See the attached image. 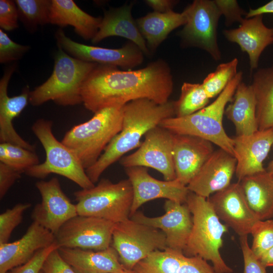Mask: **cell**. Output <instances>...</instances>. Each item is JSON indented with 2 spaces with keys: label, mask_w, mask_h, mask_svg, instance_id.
<instances>
[{
  "label": "cell",
  "mask_w": 273,
  "mask_h": 273,
  "mask_svg": "<svg viewBox=\"0 0 273 273\" xmlns=\"http://www.w3.org/2000/svg\"><path fill=\"white\" fill-rule=\"evenodd\" d=\"M43 273H77L61 256L58 249L52 251L42 266Z\"/></svg>",
  "instance_id": "43"
},
{
  "label": "cell",
  "mask_w": 273,
  "mask_h": 273,
  "mask_svg": "<svg viewBox=\"0 0 273 273\" xmlns=\"http://www.w3.org/2000/svg\"><path fill=\"white\" fill-rule=\"evenodd\" d=\"M121 273H134V272L131 270H128L126 269L125 270H124L123 272Z\"/></svg>",
  "instance_id": "50"
},
{
  "label": "cell",
  "mask_w": 273,
  "mask_h": 273,
  "mask_svg": "<svg viewBox=\"0 0 273 273\" xmlns=\"http://www.w3.org/2000/svg\"><path fill=\"white\" fill-rule=\"evenodd\" d=\"M52 125V121L44 119L37 120L32 125V130L45 151L46 160L27 169L24 173L40 179L52 173L57 174L72 180L82 189L94 187L95 185L87 176L75 153L54 136Z\"/></svg>",
  "instance_id": "7"
},
{
  "label": "cell",
  "mask_w": 273,
  "mask_h": 273,
  "mask_svg": "<svg viewBox=\"0 0 273 273\" xmlns=\"http://www.w3.org/2000/svg\"><path fill=\"white\" fill-rule=\"evenodd\" d=\"M112 243L121 263L128 270L152 252L167 248L163 232L130 217L115 223Z\"/></svg>",
  "instance_id": "9"
},
{
  "label": "cell",
  "mask_w": 273,
  "mask_h": 273,
  "mask_svg": "<svg viewBox=\"0 0 273 273\" xmlns=\"http://www.w3.org/2000/svg\"><path fill=\"white\" fill-rule=\"evenodd\" d=\"M236 165L233 155L219 148L214 151L187 187L190 192L207 199L231 184Z\"/></svg>",
  "instance_id": "18"
},
{
  "label": "cell",
  "mask_w": 273,
  "mask_h": 273,
  "mask_svg": "<svg viewBox=\"0 0 273 273\" xmlns=\"http://www.w3.org/2000/svg\"><path fill=\"white\" fill-rule=\"evenodd\" d=\"M240 183L250 208L260 220L273 217V175L266 170L243 178Z\"/></svg>",
  "instance_id": "28"
},
{
  "label": "cell",
  "mask_w": 273,
  "mask_h": 273,
  "mask_svg": "<svg viewBox=\"0 0 273 273\" xmlns=\"http://www.w3.org/2000/svg\"><path fill=\"white\" fill-rule=\"evenodd\" d=\"M273 14V0L256 9H250L246 15L245 18H249L255 16Z\"/></svg>",
  "instance_id": "47"
},
{
  "label": "cell",
  "mask_w": 273,
  "mask_h": 273,
  "mask_svg": "<svg viewBox=\"0 0 273 273\" xmlns=\"http://www.w3.org/2000/svg\"><path fill=\"white\" fill-rule=\"evenodd\" d=\"M185 203L192 215L193 226L185 255L199 256L210 261L215 273H232L219 252L228 226L221 222L207 199L190 192Z\"/></svg>",
  "instance_id": "3"
},
{
  "label": "cell",
  "mask_w": 273,
  "mask_h": 273,
  "mask_svg": "<svg viewBox=\"0 0 273 273\" xmlns=\"http://www.w3.org/2000/svg\"><path fill=\"white\" fill-rule=\"evenodd\" d=\"M173 89L170 68L163 59L135 70L98 64L83 82L81 97L85 108L95 113L140 99L164 104L169 101Z\"/></svg>",
  "instance_id": "1"
},
{
  "label": "cell",
  "mask_w": 273,
  "mask_h": 273,
  "mask_svg": "<svg viewBox=\"0 0 273 273\" xmlns=\"http://www.w3.org/2000/svg\"><path fill=\"white\" fill-rule=\"evenodd\" d=\"M123 106L103 108L88 121L73 126L64 136L62 143L75 153L85 169L97 162L121 131Z\"/></svg>",
  "instance_id": "5"
},
{
  "label": "cell",
  "mask_w": 273,
  "mask_h": 273,
  "mask_svg": "<svg viewBox=\"0 0 273 273\" xmlns=\"http://www.w3.org/2000/svg\"><path fill=\"white\" fill-rule=\"evenodd\" d=\"M238 60L219 64L215 71L209 74L202 83L203 88L210 99L218 96L238 73Z\"/></svg>",
  "instance_id": "35"
},
{
  "label": "cell",
  "mask_w": 273,
  "mask_h": 273,
  "mask_svg": "<svg viewBox=\"0 0 273 273\" xmlns=\"http://www.w3.org/2000/svg\"><path fill=\"white\" fill-rule=\"evenodd\" d=\"M214 1L221 15L225 17V24L227 25L236 22H239L240 24L244 20L242 16H246L247 13L240 7L237 1L214 0Z\"/></svg>",
  "instance_id": "42"
},
{
  "label": "cell",
  "mask_w": 273,
  "mask_h": 273,
  "mask_svg": "<svg viewBox=\"0 0 273 273\" xmlns=\"http://www.w3.org/2000/svg\"><path fill=\"white\" fill-rule=\"evenodd\" d=\"M15 69L14 64L9 66L0 80V142L12 143L35 151L34 146L25 141L13 125V119L18 116L27 106L30 93L27 87L19 95L8 96V85Z\"/></svg>",
  "instance_id": "23"
},
{
  "label": "cell",
  "mask_w": 273,
  "mask_h": 273,
  "mask_svg": "<svg viewBox=\"0 0 273 273\" xmlns=\"http://www.w3.org/2000/svg\"><path fill=\"white\" fill-rule=\"evenodd\" d=\"M114 225L102 218L77 215L61 227L56 241L59 248L104 250L111 246Z\"/></svg>",
  "instance_id": "12"
},
{
  "label": "cell",
  "mask_w": 273,
  "mask_h": 273,
  "mask_svg": "<svg viewBox=\"0 0 273 273\" xmlns=\"http://www.w3.org/2000/svg\"><path fill=\"white\" fill-rule=\"evenodd\" d=\"M185 254L167 248L156 250L141 260L131 270L134 273H178Z\"/></svg>",
  "instance_id": "31"
},
{
  "label": "cell",
  "mask_w": 273,
  "mask_h": 273,
  "mask_svg": "<svg viewBox=\"0 0 273 273\" xmlns=\"http://www.w3.org/2000/svg\"><path fill=\"white\" fill-rule=\"evenodd\" d=\"M259 260L265 266H273V247L265 253Z\"/></svg>",
  "instance_id": "48"
},
{
  "label": "cell",
  "mask_w": 273,
  "mask_h": 273,
  "mask_svg": "<svg viewBox=\"0 0 273 273\" xmlns=\"http://www.w3.org/2000/svg\"><path fill=\"white\" fill-rule=\"evenodd\" d=\"M56 242L55 235L36 222L17 241L0 244V273H8L29 260L38 251Z\"/></svg>",
  "instance_id": "20"
},
{
  "label": "cell",
  "mask_w": 273,
  "mask_h": 273,
  "mask_svg": "<svg viewBox=\"0 0 273 273\" xmlns=\"http://www.w3.org/2000/svg\"><path fill=\"white\" fill-rule=\"evenodd\" d=\"M247 236L240 237L244 260V273H267L266 267L252 252L248 244Z\"/></svg>",
  "instance_id": "41"
},
{
  "label": "cell",
  "mask_w": 273,
  "mask_h": 273,
  "mask_svg": "<svg viewBox=\"0 0 273 273\" xmlns=\"http://www.w3.org/2000/svg\"><path fill=\"white\" fill-rule=\"evenodd\" d=\"M212 144L198 136L173 133V157L176 178L187 186L214 152Z\"/></svg>",
  "instance_id": "21"
},
{
  "label": "cell",
  "mask_w": 273,
  "mask_h": 273,
  "mask_svg": "<svg viewBox=\"0 0 273 273\" xmlns=\"http://www.w3.org/2000/svg\"><path fill=\"white\" fill-rule=\"evenodd\" d=\"M30 203H18L0 215V244L6 243L12 232L22 221L23 214Z\"/></svg>",
  "instance_id": "37"
},
{
  "label": "cell",
  "mask_w": 273,
  "mask_h": 273,
  "mask_svg": "<svg viewBox=\"0 0 273 273\" xmlns=\"http://www.w3.org/2000/svg\"><path fill=\"white\" fill-rule=\"evenodd\" d=\"M54 60L52 74L44 83L30 91L29 102L35 106L51 100L63 106L82 103L81 86L98 64L75 58L60 48Z\"/></svg>",
  "instance_id": "6"
},
{
  "label": "cell",
  "mask_w": 273,
  "mask_h": 273,
  "mask_svg": "<svg viewBox=\"0 0 273 273\" xmlns=\"http://www.w3.org/2000/svg\"><path fill=\"white\" fill-rule=\"evenodd\" d=\"M176 1L172 0H146L145 3L151 7L154 12L166 13L172 10L177 3Z\"/></svg>",
  "instance_id": "46"
},
{
  "label": "cell",
  "mask_w": 273,
  "mask_h": 273,
  "mask_svg": "<svg viewBox=\"0 0 273 273\" xmlns=\"http://www.w3.org/2000/svg\"><path fill=\"white\" fill-rule=\"evenodd\" d=\"M207 261L199 256L185 255L178 273H215Z\"/></svg>",
  "instance_id": "44"
},
{
  "label": "cell",
  "mask_w": 273,
  "mask_h": 273,
  "mask_svg": "<svg viewBox=\"0 0 273 273\" xmlns=\"http://www.w3.org/2000/svg\"><path fill=\"white\" fill-rule=\"evenodd\" d=\"M22 171L0 162V199H3L10 188L21 176Z\"/></svg>",
  "instance_id": "45"
},
{
  "label": "cell",
  "mask_w": 273,
  "mask_h": 273,
  "mask_svg": "<svg viewBox=\"0 0 273 273\" xmlns=\"http://www.w3.org/2000/svg\"><path fill=\"white\" fill-rule=\"evenodd\" d=\"M78 215L102 218L115 223L130 217L133 190L128 179L113 183L103 178L97 185L74 193Z\"/></svg>",
  "instance_id": "8"
},
{
  "label": "cell",
  "mask_w": 273,
  "mask_h": 273,
  "mask_svg": "<svg viewBox=\"0 0 273 273\" xmlns=\"http://www.w3.org/2000/svg\"><path fill=\"white\" fill-rule=\"evenodd\" d=\"M59 248L56 241L50 247L36 252L27 262L12 269L10 273H39L49 254L54 250Z\"/></svg>",
  "instance_id": "39"
},
{
  "label": "cell",
  "mask_w": 273,
  "mask_h": 273,
  "mask_svg": "<svg viewBox=\"0 0 273 273\" xmlns=\"http://www.w3.org/2000/svg\"><path fill=\"white\" fill-rule=\"evenodd\" d=\"M266 170L272 175H273V159L269 163Z\"/></svg>",
  "instance_id": "49"
},
{
  "label": "cell",
  "mask_w": 273,
  "mask_h": 273,
  "mask_svg": "<svg viewBox=\"0 0 273 273\" xmlns=\"http://www.w3.org/2000/svg\"><path fill=\"white\" fill-rule=\"evenodd\" d=\"M35 186L41 200L34 207L32 219L56 235L65 222L78 215L76 204L63 192L56 177L38 181Z\"/></svg>",
  "instance_id": "14"
},
{
  "label": "cell",
  "mask_w": 273,
  "mask_h": 273,
  "mask_svg": "<svg viewBox=\"0 0 273 273\" xmlns=\"http://www.w3.org/2000/svg\"><path fill=\"white\" fill-rule=\"evenodd\" d=\"M132 7L131 3L105 11L98 31L92 42L97 43L110 36H120L129 40L136 44L144 55H149L150 52L146 40L132 17Z\"/></svg>",
  "instance_id": "24"
},
{
  "label": "cell",
  "mask_w": 273,
  "mask_h": 273,
  "mask_svg": "<svg viewBox=\"0 0 273 273\" xmlns=\"http://www.w3.org/2000/svg\"><path fill=\"white\" fill-rule=\"evenodd\" d=\"M125 172L133 190L130 216L143 204L154 199L165 198L182 204L186 202L190 191L187 186L177 179L158 180L149 173L146 167L142 166L125 168Z\"/></svg>",
  "instance_id": "15"
},
{
  "label": "cell",
  "mask_w": 273,
  "mask_h": 273,
  "mask_svg": "<svg viewBox=\"0 0 273 273\" xmlns=\"http://www.w3.org/2000/svg\"><path fill=\"white\" fill-rule=\"evenodd\" d=\"M225 114L234 124L237 135H248L258 130L256 118V101L251 85L241 81Z\"/></svg>",
  "instance_id": "27"
},
{
  "label": "cell",
  "mask_w": 273,
  "mask_h": 273,
  "mask_svg": "<svg viewBox=\"0 0 273 273\" xmlns=\"http://www.w3.org/2000/svg\"><path fill=\"white\" fill-rule=\"evenodd\" d=\"M139 30L146 40L150 52H153L167 38L169 33L187 22L185 12L173 10L166 13L153 11L135 19Z\"/></svg>",
  "instance_id": "29"
},
{
  "label": "cell",
  "mask_w": 273,
  "mask_h": 273,
  "mask_svg": "<svg viewBox=\"0 0 273 273\" xmlns=\"http://www.w3.org/2000/svg\"><path fill=\"white\" fill-rule=\"evenodd\" d=\"M55 37L58 48L82 61L118 66L128 70L141 65L144 61V53L130 41L119 49L88 46L73 41L61 29L56 31Z\"/></svg>",
  "instance_id": "13"
},
{
  "label": "cell",
  "mask_w": 273,
  "mask_h": 273,
  "mask_svg": "<svg viewBox=\"0 0 273 273\" xmlns=\"http://www.w3.org/2000/svg\"><path fill=\"white\" fill-rule=\"evenodd\" d=\"M259 130L273 129V65L260 68L253 76Z\"/></svg>",
  "instance_id": "30"
},
{
  "label": "cell",
  "mask_w": 273,
  "mask_h": 273,
  "mask_svg": "<svg viewBox=\"0 0 273 273\" xmlns=\"http://www.w3.org/2000/svg\"><path fill=\"white\" fill-rule=\"evenodd\" d=\"M81 9L72 0H52L50 23L61 27L70 25L85 40L95 37L102 22Z\"/></svg>",
  "instance_id": "26"
},
{
  "label": "cell",
  "mask_w": 273,
  "mask_h": 273,
  "mask_svg": "<svg viewBox=\"0 0 273 273\" xmlns=\"http://www.w3.org/2000/svg\"><path fill=\"white\" fill-rule=\"evenodd\" d=\"M209 98L202 83L184 82L178 100L174 101L175 117L191 115L207 106Z\"/></svg>",
  "instance_id": "32"
},
{
  "label": "cell",
  "mask_w": 273,
  "mask_h": 273,
  "mask_svg": "<svg viewBox=\"0 0 273 273\" xmlns=\"http://www.w3.org/2000/svg\"><path fill=\"white\" fill-rule=\"evenodd\" d=\"M207 200L220 220L240 237L250 234L259 220L248 204L240 183L231 184Z\"/></svg>",
  "instance_id": "17"
},
{
  "label": "cell",
  "mask_w": 273,
  "mask_h": 273,
  "mask_svg": "<svg viewBox=\"0 0 273 273\" xmlns=\"http://www.w3.org/2000/svg\"><path fill=\"white\" fill-rule=\"evenodd\" d=\"M223 33L229 41L237 43L242 51L247 53L251 72L258 68L264 49L273 43V28L265 26L263 15L245 18L238 28L224 30Z\"/></svg>",
  "instance_id": "22"
},
{
  "label": "cell",
  "mask_w": 273,
  "mask_h": 273,
  "mask_svg": "<svg viewBox=\"0 0 273 273\" xmlns=\"http://www.w3.org/2000/svg\"><path fill=\"white\" fill-rule=\"evenodd\" d=\"M19 15L15 1H0V27L3 30L12 31L18 27Z\"/></svg>",
  "instance_id": "40"
},
{
  "label": "cell",
  "mask_w": 273,
  "mask_h": 273,
  "mask_svg": "<svg viewBox=\"0 0 273 273\" xmlns=\"http://www.w3.org/2000/svg\"><path fill=\"white\" fill-rule=\"evenodd\" d=\"M242 77V72H238L216 99L202 109L187 116L164 119L159 125L174 134L206 140L234 156L233 139L225 132L222 120L226 105L232 102Z\"/></svg>",
  "instance_id": "4"
},
{
  "label": "cell",
  "mask_w": 273,
  "mask_h": 273,
  "mask_svg": "<svg viewBox=\"0 0 273 273\" xmlns=\"http://www.w3.org/2000/svg\"><path fill=\"white\" fill-rule=\"evenodd\" d=\"M30 49L13 41L2 29H0V62L9 63L21 59Z\"/></svg>",
  "instance_id": "38"
},
{
  "label": "cell",
  "mask_w": 273,
  "mask_h": 273,
  "mask_svg": "<svg viewBox=\"0 0 273 273\" xmlns=\"http://www.w3.org/2000/svg\"><path fill=\"white\" fill-rule=\"evenodd\" d=\"M19 19L30 30L50 23L52 0H16Z\"/></svg>",
  "instance_id": "33"
},
{
  "label": "cell",
  "mask_w": 273,
  "mask_h": 273,
  "mask_svg": "<svg viewBox=\"0 0 273 273\" xmlns=\"http://www.w3.org/2000/svg\"><path fill=\"white\" fill-rule=\"evenodd\" d=\"M237 160L236 175L239 181L246 176L266 171L263 161L273 146V129L258 130L233 138Z\"/></svg>",
  "instance_id": "19"
},
{
  "label": "cell",
  "mask_w": 273,
  "mask_h": 273,
  "mask_svg": "<svg viewBox=\"0 0 273 273\" xmlns=\"http://www.w3.org/2000/svg\"><path fill=\"white\" fill-rule=\"evenodd\" d=\"M39 273H43V272L41 270Z\"/></svg>",
  "instance_id": "51"
},
{
  "label": "cell",
  "mask_w": 273,
  "mask_h": 273,
  "mask_svg": "<svg viewBox=\"0 0 273 273\" xmlns=\"http://www.w3.org/2000/svg\"><path fill=\"white\" fill-rule=\"evenodd\" d=\"M184 11L187 22L179 33L182 46L199 48L220 60L217 29L222 15L214 0H195Z\"/></svg>",
  "instance_id": "10"
},
{
  "label": "cell",
  "mask_w": 273,
  "mask_h": 273,
  "mask_svg": "<svg viewBox=\"0 0 273 273\" xmlns=\"http://www.w3.org/2000/svg\"><path fill=\"white\" fill-rule=\"evenodd\" d=\"M0 162L24 173L39 164L38 156L32 151L10 143H1Z\"/></svg>",
  "instance_id": "34"
},
{
  "label": "cell",
  "mask_w": 273,
  "mask_h": 273,
  "mask_svg": "<svg viewBox=\"0 0 273 273\" xmlns=\"http://www.w3.org/2000/svg\"><path fill=\"white\" fill-rule=\"evenodd\" d=\"M175 116L174 101L159 104L147 99L130 101L123 106L122 129L97 162L85 169L95 184L103 172L129 151L139 148L143 136L165 119Z\"/></svg>",
  "instance_id": "2"
},
{
  "label": "cell",
  "mask_w": 273,
  "mask_h": 273,
  "mask_svg": "<svg viewBox=\"0 0 273 273\" xmlns=\"http://www.w3.org/2000/svg\"><path fill=\"white\" fill-rule=\"evenodd\" d=\"M58 251L77 273H121L126 269L112 246L101 251L62 247Z\"/></svg>",
  "instance_id": "25"
},
{
  "label": "cell",
  "mask_w": 273,
  "mask_h": 273,
  "mask_svg": "<svg viewBox=\"0 0 273 273\" xmlns=\"http://www.w3.org/2000/svg\"><path fill=\"white\" fill-rule=\"evenodd\" d=\"M164 209L165 213L160 216L149 217L136 211L130 218L160 230L166 236L167 248L183 252L193 226L192 213L186 203L169 200L165 201Z\"/></svg>",
  "instance_id": "16"
},
{
  "label": "cell",
  "mask_w": 273,
  "mask_h": 273,
  "mask_svg": "<svg viewBox=\"0 0 273 273\" xmlns=\"http://www.w3.org/2000/svg\"><path fill=\"white\" fill-rule=\"evenodd\" d=\"M253 237L251 249L259 259L273 247V220H258L252 228Z\"/></svg>",
  "instance_id": "36"
},
{
  "label": "cell",
  "mask_w": 273,
  "mask_h": 273,
  "mask_svg": "<svg viewBox=\"0 0 273 273\" xmlns=\"http://www.w3.org/2000/svg\"><path fill=\"white\" fill-rule=\"evenodd\" d=\"M173 133L157 126L148 131L145 140L133 153L123 156L119 161L125 168L142 166L157 170L165 180L176 178L173 157Z\"/></svg>",
  "instance_id": "11"
}]
</instances>
